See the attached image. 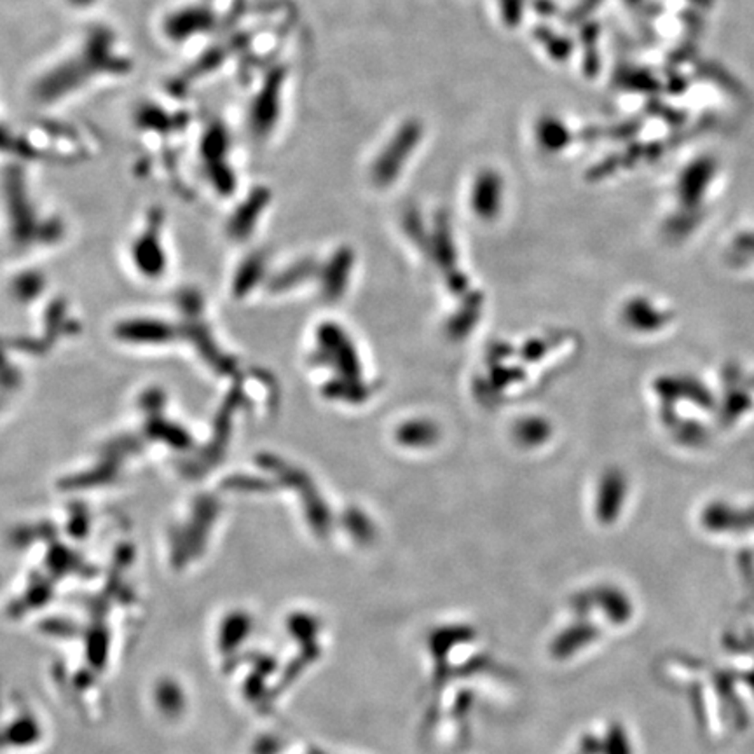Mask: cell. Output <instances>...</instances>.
Returning <instances> with one entry per match:
<instances>
[{"mask_svg":"<svg viewBox=\"0 0 754 754\" xmlns=\"http://www.w3.org/2000/svg\"><path fill=\"white\" fill-rule=\"evenodd\" d=\"M519 5H520V0H501V11L509 22L519 18V9H520Z\"/></svg>","mask_w":754,"mask_h":754,"instance_id":"3","label":"cell"},{"mask_svg":"<svg viewBox=\"0 0 754 754\" xmlns=\"http://www.w3.org/2000/svg\"><path fill=\"white\" fill-rule=\"evenodd\" d=\"M282 84H283V72L276 71L269 77L264 90L255 98L252 118H253V128L261 133H268L276 121L278 97H280Z\"/></svg>","mask_w":754,"mask_h":754,"instance_id":"2","label":"cell"},{"mask_svg":"<svg viewBox=\"0 0 754 754\" xmlns=\"http://www.w3.org/2000/svg\"><path fill=\"white\" fill-rule=\"evenodd\" d=\"M421 137L423 126L419 122H404L389 140L388 146L381 150V156L374 167L376 177L379 180L393 178L400 171V167L409 159L414 148L421 142Z\"/></svg>","mask_w":754,"mask_h":754,"instance_id":"1","label":"cell"}]
</instances>
